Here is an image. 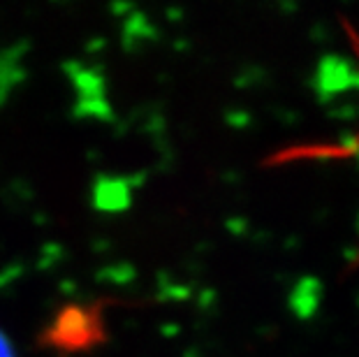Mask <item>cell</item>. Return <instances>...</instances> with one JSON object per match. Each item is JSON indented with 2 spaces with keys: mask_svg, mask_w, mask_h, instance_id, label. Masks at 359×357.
Instances as JSON below:
<instances>
[{
  "mask_svg": "<svg viewBox=\"0 0 359 357\" xmlns=\"http://www.w3.org/2000/svg\"><path fill=\"white\" fill-rule=\"evenodd\" d=\"M95 202H97V207L107 211L123 209L128 207V186L123 181H104L102 186H97Z\"/></svg>",
  "mask_w": 359,
  "mask_h": 357,
  "instance_id": "cell-1",
  "label": "cell"
}]
</instances>
